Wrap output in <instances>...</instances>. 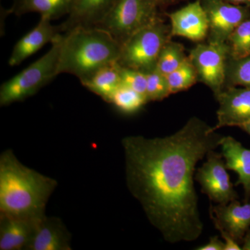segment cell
<instances>
[{
  "label": "cell",
  "instance_id": "cell-1",
  "mask_svg": "<svg viewBox=\"0 0 250 250\" xmlns=\"http://www.w3.org/2000/svg\"><path fill=\"white\" fill-rule=\"evenodd\" d=\"M224 136L197 117L163 138L126 136L122 140L126 186L146 216L170 243L201 236L193 177L197 163L220 146Z\"/></svg>",
  "mask_w": 250,
  "mask_h": 250
},
{
  "label": "cell",
  "instance_id": "cell-2",
  "mask_svg": "<svg viewBox=\"0 0 250 250\" xmlns=\"http://www.w3.org/2000/svg\"><path fill=\"white\" fill-rule=\"evenodd\" d=\"M58 183L20 162L11 149L0 156V215L39 219Z\"/></svg>",
  "mask_w": 250,
  "mask_h": 250
},
{
  "label": "cell",
  "instance_id": "cell-3",
  "mask_svg": "<svg viewBox=\"0 0 250 250\" xmlns=\"http://www.w3.org/2000/svg\"><path fill=\"white\" fill-rule=\"evenodd\" d=\"M121 46L100 28L79 27L62 34L57 73L75 75L80 82L102 67L118 62Z\"/></svg>",
  "mask_w": 250,
  "mask_h": 250
},
{
  "label": "cell",
  "instance_id": "cell-4",
  "mask_svg": "<svg viewBox=\"0 0 250 250\" xmlns=\"http://www.w3.org/2000/svg\"><path fill=\"white\" fill-rule=\"evenodd\" d=\"M62 36L54 41L48 52L27 68L3 83L0 105L8 106L35 95L58 75L59 52Z\"/></svg>",
  "mask_w": 250,
  "mask_h": 250
},
{
  "label": "cell",
  "instance_id": "cell-5",
  "mask_svg": "<svg viewBox=\"0 0 250 250\" xmlns=\"http://www.w3.org/2000/svg\"><path fill=\"white\" fill-rule=\"evenodd\" d=\"M170 26L158 18L131 36L121 47L118 63L147 73L155 69L164 45L172 40Z\"/></svg>",
  "mask_w": 250,
  "mask_h": 250
},
{
  "label": "cell",
  "instance_id": "cell-6",
  "mask_svg": "<svg viewBox=\"0 0 250 250\" xmlns=\"http://www.w3.org/2000/svg\"><path fill=\"white\" fill-rule=\"evenodd\" d=\"M157 0H118L98 27L107 31L121 47L143 28L160 17Z\"/></svg>",
  "mask_w": 250,
  "mask_h": 250
},
{
  "label": "cell",
  "instance_id": "cell-7",
  "mask_svg": "<svg viewBox=\"0 0 250 250\" xmlns=\"http://www.w3.org/2000/svg\"><path fill=\"white\" fill-rule=\"evenodd\" d=\"M228 56L227 43H199L189 53V59L196 68L198 82L208 86L215 98L225 89Z\"/></svg>",
  "mask_w": 250,
  "mask_h": 250
},
{
  "label": "cell",
  "instance_id": "cell-8",
  "mask_svg": "<svg viewBox=\"0 0 250 250\" xmlns=\"http://www.w3.org/2000/svg\"><path fill=\"white\" fill-rule=\"evenodd\" d=\"M208 23L207 42L226 43L233 31L250 17V8L224 0H201Z\"/></svg>",
  "mask_w": 250,
  "mask_h": 250
},
{
  "label": "cell",
  "instance_id": "cell-9",
  "mask_svg": "<svg viewBox=\"0 0 250 250\" xmlns=\"http://www.w3.org/2000/svg\"><path fill=\"white\" fill-rule=\"evenodd\" d=\"M223 158L222 154L210 151L207 154V161L197 169L195 174L202 192L219 205H227L238 198Z\"/></svg>",
  "mask_w": 250,
  "mask_h": 250
},
{
  "label": "cell",
  "instance_id": "cell-10",
  "mask_svg": "<svg viewBox=\"0 0 250 250\" xmlns=\"http://www.w3.org/2000/svg\"><path fill=\"white\" fill-rule=\"evenodd\" d=\"M218 102V123L213 129L240 126L250 121V88L228 87L215 98Z\"/></svg>",
  "mask_w": 250,
  "mask_h": 250
},
{
  "label": "cell",
  "instance_id": "cell-11",
  "mask_svg": "<svg viewBox=\"0 0 250 250\" xmlns=\"http://www.w3.org/2000/svg\"><path fill=\"white\" fill-rule=\"evenodd\" d=\"M170 21L171 35L186 38L193 42L207 39L208 23L201 0H195L174 12L167 14Z\"/></svg>",
  "mask_w": 250,
  "mask_h": 250
},
{
  "label": "cell",
  "instance_id": "cell-12",
  "mask_svg": "<svg viewBox=\"0 0 250 250\" xmlns=\"http://www.w3.org/2000/svg\"><path fill=\"white\" fill-rule=\"evenodd\" d=\"M51 21L47 18H41L37 26L18 41L10 57V66L20 65L46 44L53 43L62 36L63 33L61 24L52 25Z\"/></svg>",
  "mask_w": 250,
  "mask_h": 250
},
{
  "label": "cell",
  "instance_id": "cell-13",
  "mask_svg": "<svg viewBox=\"0 0 250 250\" xmlns=\"http://www.w3.org/2000/svg\"><path fill=\"white\" fill-rule=\"evenodd\" d=\"M118 0H72L67 18L62 26V33L76 28L98 27Z\"/></svg>",
  "mask_w": 250,
  "mask_h": 250
},
{
  "label": "cell",
  "instance_id": "cell-14",
  "mask_svg": "<svg viewBox=\"0 0 250 250\" xmlns=\"http://www.w3.org/2000/svg\"><path fill=\"white\" fill-rule=\"evenodd\" d=\"M29 250H70V233L58 218L45 216L38 222Z\"/></svg>",
  "mask_w": 250,
  "mask_h": 250
},
{
  "label": "cell",
  "instance_id": "cell-15",
  "mask_svg": "<svg viewBox=\"0 0 250 250\" xmlns=\"http://www.w3.org/2000/svg\"><path fill=\"white\" fill-rule=\"evenodd\" d=\"M41 218L0 215V250L27 249Z\"/></svg>",
  "mask_w": 250,
  "mask_h": 250
},
{
  "label": "cell",
  "instance_id": "cell-16",
  "mask_svg": "<svg viewBox=\"0 0 250 250\" xmlns=\"http://www.w3.org/2000/svg\"><path fill=\"white\" fill-rule=\"evenodd\" d=\"M209 211L218 223L238 243L243 242L250 228V201L241 205L237 200L227 205L210 206Z\"/></svg>",
  "mask_w": 250,
  "mask_h": 250
},
{
  "label": "cell",
  "instance_id": "cell-17",
  "mask_svg": "<svg viewBox=\"0 0 250 250\" xmlns=\"http://www.w3.org/2000/svg\"><path fill=\"white\" fill-rule=\"evenodd\" d=\"M220 147L227 169L238 174L235 185H242L246 202L250 199V149L231 136H224Z\"/></svg>",
  "mask_w": 250,
  "mask_h": 250
},
{
  "label": "cell",
  "instance_id": "cell-18",
  "mask_svg": "<svg viewBox=\"0 0 250 250\" xmlns=\"http://www.w3.org/2000/svg\"><path fill=\"white\" fill-rule=\"evenodd\" d=\"M81 83L109 103L113 94L122 85L121 66L118 62H115L102 67Z\"/></svg>",
  "mask_w": 250,
  "mask_h": 250
},
{
  "label": "cell",
  "instance_id": "cell-19",
  "mask_svg": "<svg viewBox=\"0 0 250 250\" xmlns=\"http://www.w3.org/2000/svg\"><path fill=\"white\" fill-rule=\"evenodd\" d=\"M9 12L16 16L38 13L50 21L68 14L72 0H13Z\"/></svg>",
  "mask_w": 250,
  "mask_h": 250
},
{
  "label": "cell",
  "instance_id": "cell-20",
  "mask_svg": "<svg viewBox=\"0 0 250 250\" xmlns=\"http://www.w3.org/2000/svg\"><path fill=\"white\" fill-rule=\"evenodd\" d=\"M233 86L250 88V57L233 59L228 56L225 88Z\"/></svg>",
  "mask_w": 250,
  "mask_h": 250
},
{
  "label": "cell",
  "instance_id": "cell-21",
  "mask_svg": "<svg viewBox=\"0 0 250 250\" xmlns=\"http://www.w3.org/2000/svg\"><path fill=\"white\" fill-rule=\"evenodd\" d=\"M166 77L171 94L189 89L198 82L196 68L189 59L188 56L180 66Z\"/></svg>",
  "mask_w": 250,
  "mask_h": 250
},
{
  "label": "cell",
  "instance_id": "cell-22",
  "mask_svg": "<svg viewBox=\"0 0 250 250\" xmlns=\"http://www.w3.org/2000/svg\"><path fill=\"white\" fill-rule=\"evenodd\" d=\"M187 58L184 45L170 40L163 47L158 59L156 68L167 76L180 66Z\"/></svg>",
  "mask_w": 250,
  "mask_h": 250
},
{
  "label": "cell",
  "instance_id": "cell-23",
  "mask_svg": "<svg viewBox=\"0 0 250 250\" xmlns=\"http://www.w3.org/2000/svg\"><path fill=\"white\" fill-rule=\"evenodd\" d=\"M109 103L123 113L132 114L141 109L148 101L144 95L121 85L113 94Z\"/></svg>",
  "mask_w": 250,
  "mask_h": 250
},
{
  "label": "cell",
  "instance_id": "cell-24",
  "mask_svg": "<svg viewBox=\"0 0 250 250\" xmlns=\"http://www.w3.org/2000/svg\"><path fill=\"white\" fill-rule=\"evenodd\" d=\"M226 43L229 57L233 59L250 57V17L233 31Z\"/></svg>",
  "mask_w": 250,
  "mask_h": 250
},
{
  "label": "cell",
  "instance_id": "cell-25",
  "mask_svg": "<svg viewBox=\"0 0 250 250\" xmlns=\"http://www.w3.org/2000/svg\"><path fill=\"white\" fill-rule=\"evenodd\" d=\"M147 77V96L149 102L161 101L171 95L168 82L165 75L157 68L146 73Z\"/></svg>",
  "mask_w": 250,
  "mask_h": 250
},
{
  "label": "cell",
  "instance_id": "cell-26",
  "mask_svg": "<svg viewBox=\"0 0 250 250\" xmlns=\"http://www.w3.org/2000/svg\"><path fill=\"white\" fill-rule=\"evenodd\" d=\"M121 66V65H120ZM122 85L138 92L146 97L147 77L146 73L134 69L121 66Z\"/></svg>",
  "mask_w": 250,
  "mask_h": 250
},
{
  "label": "cell",
  "instance_id": "cell-27",
  "mask_svg": "<svg viewBox=\"0 0 250 250\" xmlns=\"http://www.w3.org/2000/svg\"><path fill=\"white\" fill-rule=\"evenodd\" d=\"M209 214L212 221H213V224H214L215 228H216V229L218 230L219 232L221 234L222 238H223L224 241H225V250H242V248H241V246H240L239 245L240 243H238V242H237L236 240H235L234 238H233V237L231 236V235H230L228 231H227L226 230H225V229H224L223 227L218 223L216 219H215V217L213 216V215L212 214L211 212L209 211Z\"/></svg>",
  "mask_w": 250,
  "mask_h": 250
},
{
  "label": "cell",
  "instance_id": "cell-28",
  "mask_svg": "<svg viewBox=\"0 0 250 250\" xmlns=\"http://www.w3.org/2000/svg\"><path fill=\"white\" fill-rule=\"evenodd\" d=\"M225 242H222L218 236L210 237L209 241L204 246L198 247L197 250H225Z\"/></svg>",
  "mask_w": 250,
  "mask_h": 250
},
{
  "label": "cell",
  "instance_id": "cell-29",
  "mask_svg": "<svg viewBox=\"0 0 250 250\" xmlns=\"http://www.w3.org/2000/svg\"><path fill=\"white\" fill-rule=\"evenodd\" d=\"M243 243L242 250H250V228L247 231L246 234H245L244 238H243Z\"/></svg>",
  "mask_w": 250,
  "mask_h": 250
},
{
  "label": "cell",
  "instance_id": "cell-30",
  "mask_svg": "<svg viewBox=\"0 0 250 250\" xmlns=\"http://www.w3.org/2000/svg\"><path fill=\"white\" fill-rule=\"evenodd\" d=\"M227 2L235 5H241L250 8V0H224Z\"/></svg>",
  "mask_w": 250,
  "mask_h": 250
},
{
  "label": "cell",
  "instance_id": "cell-31",
  "mask_svg": "<svg viewBox=\"0 0 250 250\" xmlns=\"http://www.w3.org/2000/svg\"><path fill=\"white\" fill-rule=\"evenodd\" d=\"M240 128L248 133L250 136V121L248 122L246 124L242 125V126H240Z\"/></svg>",
  "mask_w": 250,
  "mask_h": 250
}]
</instances>
